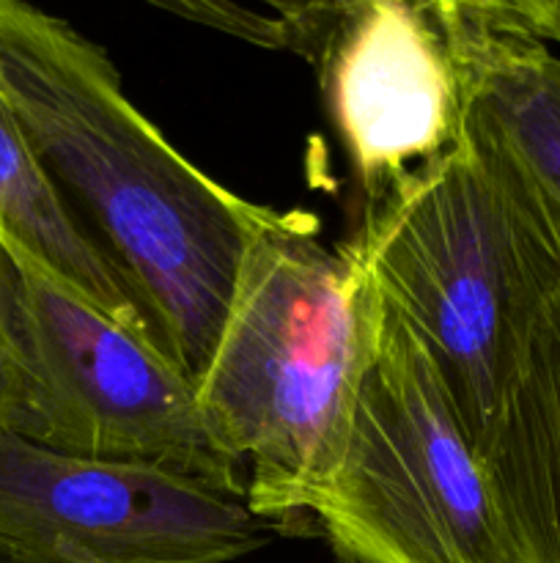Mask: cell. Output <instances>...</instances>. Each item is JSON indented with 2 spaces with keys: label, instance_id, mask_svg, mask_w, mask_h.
<instances>
[{
  "label": "cell",
  "instance_id": "cell-1",
  "mask_svg": "<svg viewBox=\"0 0 560 563\" xmlns=\"http://www.w3.org/2000/svg\"><path fill=\"white\" fill-rule=\"evenodd\" d=\"M0 91L152 344L198 385L242 256L275 209L190 163L126 97L99 44L25 0H0Z\"/></svg>",
  "mask_w": 560,
  "mask_h": 563
},
{
  "label": "cell",
  "instance_id": "cell-2",
  "mask_svg": "<svg viewBox=\"0 0 560 563\" xmlns=\"http://www.w3.org/2000/svg\"><path fill=\"white\" fill-rule=\"evenodd\" d=\"M344 247L426 346L508 498L519 390L560 291V198L464 104L453 146L371 203Z\"/></svg>",
  "mask_w": 560,
  "mask_h": 563
},
{
  "label": "cell",
  "instance_id": "cell-3",
  "mask_svg": "<svg viewBox=\"0 0 560 563\" xmlns=\"http://www.w3.org/2000/svg\"><path fill=\"white\" fill-rule=\"evenodd\" d=\"M362 275L322 245L313 214L278 212L253 234L223 328L198 379L209 443L275 531L311 533L333 467L362 339Z\"/></svg>",
  "mask_w": 560,
  "mask_h": 563
},
{
  "label": "cell",
  "instance_id": "cell-4",
  "mask_svg": "<svg viewBox=\"0 0 560 563\" xmlns=\"http://www.w3.org/2000/svg\"><path fill=\"white\" fill-rule=\"evenodd\" d=\"M311 522L368 563H538L426 346L368 275L355 388Z\"/></svg>",
  "mask_w": 560,
  "mask_h": 563
},
{
  "label": "cell",
  "instance_id": "cell-5",
  "mask_svg": "<svg viewBox=\"0 0 560 563\" xmlns=\"http://www.w3.org/2000/svg\"><path fill=\"white\" fill-rule=\"evenodd\" d=\"M5 247L20 379L14 434L82 460L173 467L245 498L239 476L209 443L195 379L20 247Z\"/></svg>",
  "mask_w": 560,
  "mask_h": 563
},
{
  "label": "cell",
  "instance_id": "cell-6",
  "mask_svg": "<svg viewBox=\"0 0 560 563\" xmlns=\"http://www.w3.org/2000/svg\"><path fill=\"white\" fill-rule=\"evenodd\" d=\"M272 533L203 478L0 432V563H234Z\"/></svg>",
  "mask_w": 560,
  "mask_h": 563
},
{
  "label": "cell",
  "instance_id": "cell-7",
  "mask_svg": "<svg viewBox=\"0 0 560 563\" xmlns=\"http://www.w3.org/2000/svg\"><path fill=\"white\" fill-rule=\"evenodd\" d=\"M316 66L368 207L459 137V75L423 0H362Z\"/></svg>",
  "mask_w": 560,
  "mask_h": 563
},
{
  "label": "cell",
  "instance_id": "cell-8",
  "mask_svg": "<svg viewBox=\"0 0 560 563\" xmlns=\"http://www.w3.org/2000/svg\"><path fill=\"white\" fill-rule=\"evenodd\" d=\"M423 3L448 44L464 104L560 198V55L552 44L497 25L456 0Z\"/></svg>",
  "mask_w": 560,
  "mask_h": 563
},
{
  "label": "cell",
  "instance_id": "cell-9",
  "mask_svg": "<svg viewBox=\"0 0 560 563\" xmlns=\"http://www.w3.org/2000/svg\"><path fill=\"white\" fill-rule=\"evenodd\" d=\"M0 236L115 322L148 339L146 322L97 242L64 201L14 108L0 91ZM152 341V339H148Z\"/></svg>",
  "mask_w": 560,
  "mask_h": 563
},
{
  "label": "cell",
  "instance_id": "cell-10",
  "mask_svg": "<svg viewBox=\"0 0 560 563\" xmlns=\"http://www.w3.org/2000/svg\"><path fill=\"white\" fill-rule=\"evenodd\" d=\"M508 495L541 563H560V291L533 339L516 407Z\"/></svg>",
  "mask_w": 560,
  "mask_h": 563
},
{
  "label": "cell",
  "instance_id": "cell-11",
  "mask_svg": "<svg viewBox=\"0 0 560 563\" xmlns=\"http://www.w3.org/2000/svg\"><path fill=\"white\" fill-rule=\"evenodd\" d=\"M143 3L256 47L296 53L294 33L285 25L283 0H143Z\"/></svg>",
  "mask_w": 560,
  "mask_h": 563
},
{
  "label": "cell",
  "instance_id": "cell-12",
  "mask_svg": "<svg viewBox=\"0 0 560 563\" xmlns=\"http://www.w3.org/2000/svg\"><path fill=\"white\" fill-rule=\"evenodd\" d=\"M511 31L530 33L560 47V0H456Z\"/></svg>",
  "mask_w": 560,
  "mask_h": 563
},
{
  "label": "cell",
  "instance_id": "cell-13",
  "mask_svg": "<svg viewBox=\"0 0 560 563\" xmlns=\"http://www.w3.org/2000/svg\"><path fill=\"white\" fill-rule=\"evenodd\" d=\"M283 9L285 25L294 33L296 53L305 55L311 64H318L346 11L338 0H283Z\"/></svg>",
  "mask_w": 560,
  "mask_h": 563
},
{
  "label": "cell",
  "instance_id": "cell-14",
  "mask_svg": "<svg viewBox=\"0 0 560 563\" xmlns=\"http://www.w3.org/2000/svg\"><path fill=\"white\" fill-rule=\"evenodd\" d=\"M9 278L11 253L0 236V432H14L20 407V379H16L14 344L9 324Z\"/></svg>",
  "mask_w": 560,
  "mask_h": 563
},
{
  "label": "cell",
  "instance_id": "cell-15",
  "mask_svg": "<svg viewBox=\"0 0 560 563\" xmlns=\"http://www.w3.org/2000/svg\"><path fill=\"white\" fill-rule=\"evenodd\" d=\"M333 563H368V561L357 559V555H351V553H340V550H333Z\"/></svg>",
  "mask_w": 560,
  "mask_h": 563
},
{
  "label": "cell",
  "instance_id": "cell-16",
  "mask_svg": "<svg viewBox=\"0 0 560 563\" xmlns=\"http://www.w3.org/2000/svg\"><path fill=\"white\" fill-rule=\"evenodd\" d=\"M338 3H340V9H344L346 14H349V11H351V9H357V5H360L362 0H338Z\"/></svg>",
  "mask_w": 560,
  "mask_h": 563
}]
</instances>
